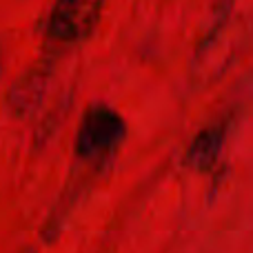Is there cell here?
Masks as SVG:
<instances>
[{
	"label": "cell",
	"mask_w": 253,
	"mask_h": 253,
	"mask_svg": "<svg viewBox=\"0 0 253 253\" xmlns=\"http://www.w3.org/2000/svg\"><path fill=\"white\" fill-rule=\"evenodd\" d=\"M224 142V131L218 125H209L205 129H200L196 133V138L191 140L187 149V162L191 169H209L215 160H218L220 151H222Z\"/></svg>",
	"instance_id": "4"
},
{
	"label": "cell",
	"mask_w": 253,
	"mask_h": 253,
	"mask_svg": "<svg viewBox=\"0 0 253 253\" xmlns=\"http://www.w3.org/2000/svg\"><path fill=\"white\" fill-rule=\"evenodd\" d=\"M105 0H53L47 16V36L58 44L89 38L100 22Z\"/></svg>",
	"instance_id": "1"
},
{
	"label": "cell",
	"mask_w": 253,
	"mask_h": 253,
	"mask_svg": "<svg viewBox=\"0 0 253 253\" xmlns=\"http://www.w3.org/2000/svg\"><path fill=\"white\" fill-rule=\"evenodd\" d=\"M231 11H233V0H213V7H211V29L207 34L205 42H213L218 38V34H222L229 18H231Z\"/></svg>",
	"instance_id": "5"
},
{
	"label": "cell",
	"mask_w": 253,
	"mask_h": 253,
	"mask_svg": "<svg viewBox=\"0 0 253 253\" xmlns=\"http://www.w3.org/2000/svg\"><path fill=\"white\" fill-rule=\"evenodd\" d=\"M125 133V120L114 107L91 105L80 120L76 133V151L80 158L107 156L123 142Z\"/></svg>",
	"instance_id": "2"
},
{
	"label": "cell",
	"mask_w": 253,
	"mask_h": 253,
	"mask_svg": "<svg viewBox=\"0 0 253 253\" xmlns=\"http://www.w3.org/2000/svg\"><path fill=\"white\" fill-rule=\"evenodd\" d=\"M51 80V62L38 60L31 67H27L9 87L7 105L16 118H27L31 116L44 100V93L49 89Z\"/></svg>",
	"instance_id": "3"
}]
</instances>
